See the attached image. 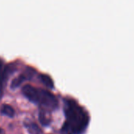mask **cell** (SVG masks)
I'll list each match as a JSON object with an SVG mask.
<instances>
[{"mask_svg":"<svg viewBox=\"0 0 134 134\" xmlns=\"http://www.w3.org/2000/svg\"><path fill=\"white\" fill-rule=\"evenodd\" d=\"M0 134H5V132L3 129L0 128Z\"/></svg>","mask_w":134,"mask_h":134,"instance_id":"9","label":"cell"},{"mask_svg":"<svg viewBox=\"0 0 134 134\" xmlns=\"http://www.w3.org/2000/svg\"><path fill=\"white\" fill-rule=\"evenodd\" d=\"M22 94L29 101L41 108L53 110L58 107V102L55 96L47 90L26 85L22 88Z\"/></svg>","mask_w":134,"mask_h":134,"instance_id":"2","label":"cell"},{"mask_svg":"<svg viewBox=\"0 0 134 134\" xmlns=\"http://www.w3.org/2000/svg\"><path fill=\"white\" fill-rule=\"evenodd\" d=\"M36 73V71L34 68H32L31 66H26L25 70L19 76L15 77L12 81L11 85H10L11 89H16L18 87H20V85L23 82H25L26 81L32 80L33 78V77L35 76Z\"/></svg>","mask_w":134,"mask_h":134,"instance_id":"4","label":"cell"},{"mask_svg":"<svg viewBox=\"0 0 134 134\" xmlns=\"http://www.w3.org/2000/svg\"><path fill=\"white\" fill-rule=\"evenodd\" d=\"M63 102L65 121L62 132L63 134L84 133L89 122L88 112L73 99L66 98Z\"/></svg>","mask_w":134,"mask_h":134,"instance_id":"1","label":"cell"},{"mask_svg":"<svg viewBox=\"0 0 134 134\" xmlns=\"http://www.w3.org/2000/svg\"><path fill=\"white\" fill-rule=\"evenodd\" d=\"M24 125L31 134H42L41 129L35 122L30 121H25Z\"/></svg>","mask_w":134,"mask_h":134,"instance_id":"5","label":"cell"},{"mask_svg":"<svg viewBox=\"0 0 134 134\" xmlns=\"http://www.w3.org/2000/svg\"><path fill=\"white\" fill-rule=\"evenodd\" d=\"M17 65L14 62L6 64L3 58H0V97L3 95L4 88L9 77L16 72Z\"/></svg>","mask_w":134,"mask_h":134,"instance_id":"3","label":"cell"},{"mask_svg":"<svg viewBox=\"0 0 134 134\" xmlns=\"http://www.w3.org/2000/svg\"><path fill=\"white\" fill-rule=\"evenodd\" d=\"M39 118H40V121L42 125H49V123L51 122V118L47 115V113L45 110H41L39 114Z\"/></svg>","mask_w":134,"mask_h":134,"instance_id":"8","label":"cell"},{"mask_svg":"<svg viewBox=\"0 0 134 134\" xmlns=\"http://www.w3.org/2000/svg\"><path fill=\"white\" fill-rule=\"evenodd\" d=\"M39 77H40V81H41L46 87H47L48 88L53 89V88H54V81H53L52 78H51L49 75L44 74H40L39 75Z\"/></svg>","mask_w":134,"mask_h":134,"instance_id":"6","label":"cell"},{"mask_svg":"<svg viewBox=\"0 0 134 134\" xmlns=\"http://www.w3.org/2000/svg\"><path fill=\"white\" fill-rule=\"evenodd\" d=\"M1 113L3 115H6L9 118H13L15 114L14 109L8 104H3V107L1 108Z\"/></svg>","mask_w":134,"mask_h":134,"instance_id":"7","label":"cell"}]
</instances>
